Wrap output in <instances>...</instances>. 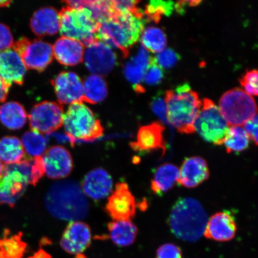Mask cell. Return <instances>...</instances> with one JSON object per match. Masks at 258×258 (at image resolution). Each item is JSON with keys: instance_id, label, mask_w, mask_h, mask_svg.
Instances as JSON below:
<instances>
[{"instance_id": "obj_1", "label": "cell", "mask_w": 258, "mask_h": 258, "mask_svg": "<svg viewBox=\"0 0 258 258\" xmlns=\"http://www.w3.org/2000/svg\"><path fill=\"white\" fill-rule=\"evenodd\" d=\"M146 22L144 11L140 9L134 12L114 14L98 23L96 39L120 50L127 56L130 48L141 38Z\"/></svg>"}, {"instance_id": "obj_2", "label": "cell", "mask_w": 258, "mask_h": 258, "mask_svg": "<svg viewBox=\"0 0 258 258\" xmlns=\"http://www.w3.org/2000/svg\"><path fill=\"white\" fill-rule=\"evenodd\" d=\"M45 206L51 215L63 220L85 218L89 204L79 183L73 180L54 183L45 198Z\"/></svg>"}, {"instance_id": "obj_3", "label": "cell", "mask_w": 258, "mask_h": 258, "mask_svg": "<svg viewBox=\"0 0 258 258\" xmlns=\"http://www.w3.org/2000/svg\"><path fill=\"white\" fill-rule=\"evenodd\" d=\"M164 101L169 123L180 133L193 134L195 121L202 106L198 93L185 83L175 90L167 91Z\"/></svg>"}, {"instance_id": "obj_4", "label": "cell", "mask_w": 258, "mask_h": 258, "mask_svg": "<svg viewBox=\"0 0 258 258\" xmlns=\"http://www.w3.org/2000/svg\"><path fill=\"white\" fill-rule=\"evenodd\" d=\"M208 216L203 206L190 198L177 201L171 211L168 224L171 231L180 239L196 241L204 234Z\"/></svg>"}, {"instance_id": "obj_5", "label": "cell", "mask_w": 258, "mask_h": 258, "mask_svg": "<svg viewBox=\"0 0 258 258\" xmlns=\"http://www.w3.org/2000/svg\"><path fill=\"white\" fill-rule=\"evenodd\" d=\"M59 16L62 37L78 41L87 47L97 40L98 22L89 9L67 6L60 12Z\"/></svg>"}, {"instance_id": "obj_6", "label": "cell", "mask_w": 258, "mask_h": 258, "mask_svg": "<svg viewBox=\"0 0 258 258\" xmlns=\"http://www.w3.org/2000/svg\"><path fill=\"white\" fill-rule=\"evenodd\" d=\"M62 125L66 134L74 140H95L101 137L104 131L92 109L83 102L69 106L63 114Z\"/></svg>"}, {"instance_id": "obj_7", "label": "cell", "mask_w": 258, "mask_h": 258, "mask_svg": "<svg viewBox=\"0 0 258 258\" xmlns=\"http://www.w3.org/2000/svg\"><path fill=\"white\" fill-rule=\"evenodd\" d=\"M220 112L228 125L241 126L258 114L254 99L240 88L228 90L219 101Z\"/></svg>"}, {"instance_id": "obj_8", "label": "cell", "mask_w": 258, "mask_h": 258, "mask_svg": "<svg viewBox=\"0 0 258 258\" xmlns=\"http://www.w3.org/2000/svg\"><path fill=\"white\" fill-rule=\"evenodd\" d=\"M229 127L218 106L211 100L205 99L195 123L200 136L208 143L222 145Z\"/></svg>"}, {"instance_id": "obj_9", "label": "cell", "mask_w": 258, "mask_h": 258, "mask_svg": "<svg viewBox=\"0 0 258 258\" xmlns=\"http://www.w3.org/2000/svg\"><path fill=\"white\" fill-rule=\"evenodd\" d=\"M30 184L27 170L20 161L8 164L0 176V205L14 207Z\"/></svg>"}, {"instance_id": "obj_10", "label": "cell", "mask_w": 258, "mask_h": 258, "mask_svg": "<svg viewBox=\"0 0 258 258\" xmlns=\"http://www.w3.org/2000/svg\"><path fill=\"white\" fill-rule=\"evenodd\" d=\"M20 54L27 69L41 72L49 66L53 58V46L47 42L21 38L12 47Z\"/></svg>"}, {"instance_id": "obj_11", "label": "cell", "mask_w": 258, "mask_h": 258, "mask_svg": "<svg viewBox=\"0 0 258 258\" xmlns=\"http://www.w3.org/2000/svg\"><path fill=\"white\" fill-rule=\"evenodd\" d=\"M62 106L56 102L44 101L35 105L28 115L32 131L50 134L62 126Z\"/></svg>"}, {"instance_id": "obj_12", "label": "cell", "mask_w": 258, "mask_h": 258, "mask_svg": "<svg viewBox=\"0 0 258 258\" xmlns=\"http://www.w3.org/2000/svg\"><path fill=\"white\" fill-rule=\"evenodd\" d=\"M136 202L126 183H118L109 196L105 211L115 221H131L136 214Z\"/></svg>"}, {"instance_id": "obj_13", "label": "cell", "mask_w": 258, "mask_h": 258, "mask_svg": "<svg viewBox=\"0 0 258 258\" xmlns=\"http://www.w3.org/2000/svg\"><path fill=\"white\" fill-rule=\"evenodd\" d=\"M83 60L90 72L102 76L111 72L114 69L117 56L111 47L96 40L86 48Z\"/></svg>"}, {"instance_id": "obj_14", "label": "cell", "mask_w": 258, "mask_h": 258, "mask_svg": "<svg viewBox=\"0 0 258 258\" xmlns=\"http://www.w3.org/2000/svg\"><path fill=\"white\" fill-rule=\"evenodd\" d=\"M58 101L60 104H73L84 101L83 83L77 74L63 72L52 81Z\"/></svg>"}, {"instance_id": "obj_15", "label": "cell", "mask_w": 258, "mask_h": 258, "mask_svg": "<svg viewBox=\"0 0 258 258\" xmlns=\"http://www.w3.org/2000/svg\"><path fill=\"white\" fill-rule=\"evenodd\" d=\"M91 230L88 224L80 221H72L63 231L60 246L72 254H82L91 244Z\"/></svg>"}, {"instance_id": "obj_16", "label": "cell", "mask_w": 258, "mask_h": 258, "mask_svg": "<svg viewBox=\"0 0 258 258\" xmlns=\"http://www.w3.org/2000/svg\"><path fill=\"white\" fill-rule=\"evenodd\" d=\"M45 173L53 179L69 176L73 168L72 155L62 146L51 147L42 157Z\"/></svg>"}, {"instance_id": "obj_17", "label": "cell", "mask_w": 258, "mask_h": 258, "mask_svg": "<svg viewBox=\"0 0 258 258\" xmlns=\"http://www.w3.org/2000/svg\"><path fill=\"white\" fill-rule=\"evenodd\" d=\"M27 70L20 54L14 48L0 51V80L10 88L13 84H23Z\"/></svg>"}, {"instance_id": "obj_18", "label": "cell", "mask_w": 258, "mask_h": 258, "mask_svg": "<svg viewBox=\"0 0 258 258\" xmlns=\"http://www.w3.org/2000/svg\"><path fill=\"white\" fill-rule=\"evenodd\" d=\"M164 129L159 122L142 126L139 129L137 141L131 144V148L138 152H150L160 149L165 153L166 143L163 137Z\"/></svg>"}, {"instance_id": "obj_19", "label": "cell", "mask_w": 258, "mask_h": 258, "mask_svg": "<svg viewBox=\"0 0 258 258\" xmlns=\"http://www.w3.org/2000/svg\"><path fill=\"white\" fill-rule=\"evenodd\" d=\"M236 231L237 225L233 216L227 212H221L210 218L204 235L209 239L224 242L233 240Z\"/></svg>"}, {"instance_id": "obj_20", "label": "cell", "mask_w": 258, "mask_h": 258, "mask_svg": "<svg viewBox=\"0 0 258 258\" xmlns=\"http://www.w3.org/2000/svg\"><path fill=\"white\" fill-rule=\"evenodd\" d=\"M83 191L94 201H100L108 196L112 189V180L109 174L102 168L89 172L82 183Z\"/></svg>"}, {"instance_id": "obj_21", "label": "cell", "mask_w": 258, "mask_h": 258, "mask_svg": "<svg viewBox=\"0 0 258 258\" xmlns=\"http://www.w3.org/2000/svg\"><path fill=\"white\" fill-rule=\"evenodd\" d=\"M209 167L201 157L186 158L179 170V183L186 188H195L209 178Z\"/></svg>"}, {"instance_id": "obj_22", "label": "cell", "mask_w": 258, "mask_h": 258, "mask_svg": "<svg viewBox=\"0 0 258 258\" xmlns=\"http://www.w3.org/2000/svg\"><path fill=\"white\" fill-rule=\"evenodd\" d=\"M53 51L58 62L64 66H76L83 60L85 46L78 41L62 37L54 43Z\"/></svg>"}, {"instance_id": "obj_23", "label": "cell", "mask_w": 258, "mask_h": 258, "mask_svg": "<svg viewBox=\"0 0 258 258\" xmlns=\"http://www.w3.org/2000/svg\"><path fill=\"white\" fill-rule=\"evenodd\" d=\"M151 59L152 57H151L148 50L141 45L136 54L125 64V77L137 91H144L141 83L144 82L145 73L150 66Z\"/></svg>"}, {"instance_id": "obj_24", "label": "cell", "mask_w": 258, "mask_h": 258, "mask_svg": "<svg viewBox=\"0 0 258 258\" xmlns=\"http://www.w3.org/2000/svg\"><path fill=\"white\" fill-rule=\"evenodd\" d=\"M30 27L37 36L55 35L60 30L59 13L53 8L38 10L31 19Z\"/></svg>"}, {"instance_id": "obj_25", "label": "cell", "mask_w": 258, "mask_h": 258, "mask_svg": "<svg viewBox=\"0 0 258 258\" xmlns=\"http://www.w3.org/2000/svg\"><path fill=\"white\" fill-rule=\"evenodd\" d=\"M179 169L175 164L165 163L158 167L155 172L151 188L157 195L169 191L179 182Z\"/></svg>"}, {"instance_id": "obj_26", "label": "cell", "mask_w": 258, "mask_h": 258, "mask_svg": "<svg viewBox=\"0 0 258 258\" xmlns=\"http://www.w3.org/2000/svg\"><path fill=\"white\" fill-rule=\"evenodd\" d=\"M27 121L24 106L17 102H6L0 105V122L10 130H19Z\"/></svg>"}, {"instance_id": "obj_27", "label": "cell", "mask_w": 258, "mask_h": 258, "mask_svg": "<svg viewBox=\"0 0 258 258\" xmlns=\"http://www.w3.org/2000/svg\"><path fill=\"white\" fill-rule=\"evenodd\" d=\"M108 229L113 243L120 247L131 246L138 233L137 226L131 221L111 222L108 224Z\"/></svg>"}, {"instance_id": "obj_28", "label": "cell", "mask_w": 258, "mask_h": 258, "mask_svg": "<svg viewBox=\"0 0 258 258\" xmlns=\"http://www.w3.org/2000/svg\"><path fill=\"white\" fill-rule=\"evenodd\" d=\"M5 230L0 237V258H23L27 251V244L22 240V233L11 235Z\"/></svg>"}, {"instance_id": "obj_29", "label": "cell", "mask_w": 258, "mask_h": 258, "mask_svg": "<svg viewBox=\"0 0 258 258\" xmlns=\"http://www.w3.org/2000/svg\"><path fill=\"white\" fill-rule=\"evenodd\" d=\"M84 101L96 104L104 101L108 95V86L102 76L92 74L83 83Z\"/></svg>"}, {"instance_id": "obj_30", "label": "cell", "mask_w": 258, "mask_h": 258, "mask_svg": "<svg viewBox=\"0 0 258 258\" xmlns=\"http://www.w3.org/2000/svg\"><path fill=\"white\" fill-rule=\"evenodd\" d=\"M25 157L21 141L15 137H5L0 140V161L8 164L20 162Z\"/></svg>"}, {"instance_id": "obj_31", "label": "cell", "mask_w": 258, "mask_h": 258, "mask_svg": "<svg viewBox=\"0 0 258 258\" xmlns=\"http://www.w3.org/2000/svg\"><path fill=\"white\" fill-rule=\"evenodd\" d=\"M249 139L243 127L231 126L228 128L223 144L228 153H239L249 147Z\"/></svg>"}, {"instance_id": "obj_32", "label": "cell", "mask_w": 258, "mask_h": 258, "mask_svg": "<svg viewBox=\"0 0 258 258\" xmlns=\"http://www.w3.org/2000/svg\"><path fill=\"white\" fill-rule=\"evenodd\" d=\"M21 141L25 153L30 158L40 157L46 152L47 139L38 132L32 130L26 132Z\"/></svg>"}, {"instance_id": "obj_33", "label": "cell", "mask_w": 258, "mask_h": 258, "mask_svg": "<svg viewBox=\"0 0 258 258\" xmlns=\"http://www.w3.org/2000/svg\"><path fill=\"white\" fill-rule=\"evenodd\" d=\"M66 3L71 8L89 9L98 23L114 15L111 1H67Z\"/></svg>"}, {"instance_id": "obj_34", "label": "cell", "mask_w": 258, "mask_h": 258, "mask_svg": "<svg viewBox=\"0 0 258 258\" xmlns=\"http://www.w3.org/2000/svg\"><path fill=\"white\" fill-rule=\"evenodd\" d=\"M142 46L153 53H160L165 49L167 37L160 28L149 27L144 29L141 36Z\"/></svg>"}, {"instance_id": "obj_35", "label": "cell", "mask_w": 258, "mask_h": 258, "mask_svg": "<svg viewBox=\"0 0 258 258\" xmlns=\"http://www.w3.org/2000/svg\"><path fill=\"white\" fill-rule=\"evenodd\" d=\"M175 5L172 2L151 1L144 11L147 22L158 23L163 16L172 14Z\"/></svg>"}, {"instance_id": "obj_36", "label": "cell", "mask_w": 258, "mask_h": 258, "mask_svg": "<svg viewBox=\"0 0 258 258\" xmlns=\"http://www.w3.org/2000/svg\"><path fill=\"white\" fill-rule=\"evenodd\" d=\"M180 56L171 48H165L153 58L154 62L161 69H169L176 66L180 59Z\"/></svg>"}, {"instance_id": "obj_37", "label": "cell", "mask_w": 258, "mask_h": 258, "mask_svg": "<svg viewBox=\"0 0 258 258\" xmlns=\"http://www.w3.org/2000/svg\"><path fill=\"white\" fill-rule=\"evenodd\" d=\"M240 83L247 94L258 96V70H251L245 73Z\"/></svg>"}, {"instance_id": "obj_38", "label": "cell", "mask_w": 258, "mask_h": 258, "mask_svg": "<svg viewBox=\"0 0 258 258\" xmlns=\"http://www.w3.org/2000/svg\"><path fill=\"white\" fill-rule=\"evenodd\" d=\"M164 74L162 69L154 62L153 58L151 59L150 66L145 73L144 82L148 85L154 86L162 82Z\"/></svg>"}, {"instance_id": "obj_39", "label": "cell", "mask_w": 258, "mask_h": 258, "mask_svg": "<svg viewBox=\"0 0 258 258\" xmlns=\"http://www.w3.org/2000/svg\"><path fill=\"white\" fill-rule=\"evenodd\" d=\"M156 258H182V250L175 244H164L157 249Z\"/></svg>"}, {"instance_id": "obj_40", "label": "cell", "mask_w": 258, "mask_h": 258, "mask_svg": "<svg viewBox=\"0 0 258 258\" xmlns=\"http://www.w3.org/2000/svg\"><path fill=\"white\" fill-rule=\"evenodd\" d=\"M14 44V37L11 29L7 25L0 24V51L12 47Z\"/></svg>"}, {"instance_id": "obj_41", "label": "cell", "mask_w": 258, "mask_h": 258, "mask_svg": "<svg viewBox=\"0 0 258 258\" xmlns=\"http://www.w3.org/2000/svg\"><path fill=\"white\" fill-rule=\"evenodd\" d=\"M151 108L153 112L159 117L160 120L169 123L167 120V107L165 101L160 96H156L151 103Z\"/></svg>"}, {"instance_id": "obj_42", "label": "cell", "mask_w": 258, "mask_h": 258, "mask_svg": "<svg viewBox=\"0 0 258 258\" xmlns=\"http://www.w3.org/2000/svg\"><path fill=\"white\" fill-rule=\"evenodd\" d=\"M114 14L134 12L138 9V1H111Z\"/></svg>"}, {"instance_id": "obj_43", "label": "cell", "mask_w": 258, "mask_h": 258, "mask_svg": "<svg viewBox=\"0 0 258 258\" xmlns=\"http://www.w3.org/2000/svg\"><path fill=\"white\" fill-rule=\"evenodd\" d=\"M244 130L258 146V114L244 124Z\"/></svg>"}, {"instance_id": "obj_44", "label": "cell", "mask_w": 258, "mask_h": 258, "mask_svg": "<svg viewBox=\"0 0 258 258\" xmlns=\"http://www.w3.org/2000/svg\"><path fill=\"white\" fill-rule=\"evenodd\" d=\"M201 3V2L199 1H192V2H185V1H181L178 2L176 3V4L175 5V9L177 13H179V14H183V12L185 11V9L187 7V6H196L198 5Z\"/></svg>"}, {"instance_id": "obj_45", "label": "cell", "mask_w": 258, "mask_h": 258, "mask_svg": "<svg viewBox=\"0 0 258 258\" xmlns=\"http://www.w3.org/2000/svg\"><path fill=\"white\" fill-rule=\"evenodd\" d=\"M10 87L0 80V102H5L8 98Z\"/></svg>"}, {"instance_id": "obj_46", "label": "cell", "mask_w": 258, "mask_h": 258, "mask_svg": "<svg viewBox=\"0 0 258 258\" xmlns=\"http://www.w3.org/2000/svg\"><path fill=\"white\" fill-rule=\"evenodd\" d=\"M28 258H52L49 253H48L46 251L43 249L38 250L37 252H35L33 255L29 257Z\"/></svg>"}, {"instance_id": "obj_47", "label": "cell", "mask_w": 258, "mask_h": 258, "mask_svg": "<svg viewBox=\"0 0 258 258\" xmlns=\"http://www.w3.org/2000/svg\"><path fill=\"white\" fill-rule=\"evenodd\" d=\"M11 1H7V0H5V1L0 0V8L8 7V6L11 5Z\"/></svg>"}, {"instance_id": "obj_48", "label": "cell", "mask_w": 258, "mask_h": 258, "mask_svg": "<svg viewBox=\"0 0 258 258\" xmlns=\"http://www.w3.org/2000/svg\"><path fill=\"white\" fill-rule=\"evenodd\" d=\"M5 166H3V164L1 161H0V176H2V173L3 172V170H4Z\"/></svg>"}, {"instance_id": "obj_49", "label": "cell", "mask_w": 258, "mask_h": 258, "mask_svg": "<svg viewBox=\"0 0 258 258\" xmlns=\"http://www.w3.org/2000/svg\"><path fill=\"white\" fill-rule=\"evenodd\" d=\"M76 258H87V257L85 255H84V254H77V255H76Z\"/></svg>"}]
</instances>
